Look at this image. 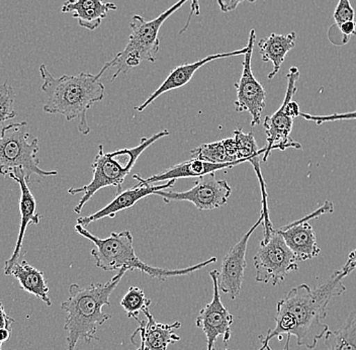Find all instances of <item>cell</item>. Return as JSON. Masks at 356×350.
<instances>
[{
  "label": "cell",
  "mask_w": 356,
  "mask_h": 350,
  "mask_svg": "<svg viewBox=\"0 0 356 350\" xmlns=\"http://www.w3.org/2000/svg\"><path fill=\"white\" fill-rule=\"evenodd\" d=\"M355 10L351 6L350 0H338L337 6L333 13V19L335 21V26L346 22L355 21Z\"/></svg>",
  "instance_id": "obj_27"
},
{
  "label": "cell",
  "mask_w": 356,
  "mask_h": 350,
  "mask_svg": "<svg viewBox=\"0 0 356 350\" xmlns=\"http://www.w3.org/2000/svg\"><path fill=\"white\" fill-rule=\"evenodd\" d=\"M248 50V47H244L243 49L240 50L232 51V52L220 53V54H211L207 56L204 59L199 60V61L193 62V63L182 64V65L177 66V68L171 71L170 74L164 80L163 83L159 86L150 97H148L141 106H137L136 111L142 113L146 110L151 104L154 102V100L158 97H161L168 91L175 90L180 88H184V86L191 81V78L195 74L200 68L206 65L207 63L215 61V60L224 59V58L234 57V56L245 55V53Z\"/></svg>",
  "instance_id": "obj_17"
},
{
  "label": "cell",
  "mask_w": 356,
  "mask_h": 350,
  "mask_svg": "<svg viewBox=\"0 0 356 350\" xmlns=\"http://www.w3.org/2000/svg\"><path fill=\"white\" fill-rule=\"evenodd\" d=\"M324 337L327 350H356V309L339 329L328 330Z\"/></svg>",
  "instance_id": "obj_23"
},
{
  "label": "cell",
  "mask_w": 356,
  "mask_h": 350,
  "mask_svg": "<svg viewBox=\"0 0 356 350\" xmlns=\"http://www.w3.org/2000/svg\"><path fill=\"white\" fill-rule=\"evenodd\" d=\"M300 116L304 118L305 120L314 122L316 125L320 126V125L325 124V122H337V120H356V111H349V113H333V115L327 116L310 115V113H302V111H300Z\"/></svg>",
  "instance_id": "obj_28"
},
{
  "label": "cell",
  "mask_w": 356,
  "mask_h": 350,
  "mask_svg": "<svg viewBox=\"0 0 356 350\" xmlns=\"http://www.w3.org/2000/svg\"><path fill=\"white\" fill-rule=\"evenodd\" d=\"M74 230L95 245L91 250V255L95 258L97 267L104 271H119L122 269H126L128 271H139L160 282H165L168 278L188 276L217 262V257H211L186 269H166L150 267L142 262L136 254L133 236L130 231L119 233L113 232L108 237L99 238L79 224H76Z\"/></svg>",
  "instance_id": "obj_4"
},
{
  "label": "cell",
  "mask_w": 356,
  "mask_h": 350,
  "mask_svg": "<svg viewBox=\"0 0 356 350\" xmlns=\"http://www.w3.org/2000/svg\"><path fill=\"white\" fill-rule=\"evenodd\" d=\"M19 283L22 291L35 296L48 307L52 306V301L49 296V287L43 271L32 267L26 260L17 262L10 271Z\"/></svg>",
  "instance_id": "obj_22"
},
{
  "label": "cell",
  "mask_w": 356,
  "mask_h": 350,
  "mask_svg": "<svg viewBox=\"0 0 356 350\" xmlns=\"http://www.w3.org/2000/svg\"><path fill=\"white\" fill-rule=\"evenodd\" d=\"M150 305V299L147 298L144 292L138 287H131L121 301V306L129 318L138 319L139 314L144 313Z\"/></svg>",
  "instance_id": "obj_25"
},
{
  "label": "cell",
  "mask_w": 356,
  "mask_h": 350,
  "mask_svg": "<svg viewBox=\"0 0 356 350\" xmlns=\"http://www.w3.org/2000/svg\"><path fill=\"white\" fill-rule=\"evenodd\" d=\"M232 193V187L227 180H218L215 173L202 176L195 180V186L186 191H156L154 195L164 202H189L200 211L220 209L227 204Z\"/></svg>",
  "instance_id": "obj_10"
},
{
  "label": "cell",
  "mask_w": 356,
  "mask_h": 350,
  "mask_svg": "<svg viewBox=\"0 0 356 350\" xmlns=\"http://www.w3.org/2000/svg\"><path fill=\"white\" fill-rule=\"evenodd\" d=\"M221 350H231V349H221Z\"/></svg>",
  "instance_id": "obj_35"
},
{
  "label": "cell",
  "mask_w": 356,
  "mask_h": 350,
  "mask_svg": "<svg viewBox=\"0 0 356 350\" xmlns=\"http://www.w3.org/2000/svg\"><path fill=\"white\" fill-rule=\"evenodd\" d=\"M177 180H168L166 184H148L143 182H138L139 184L136 186L131 187L127 191L118 193L115 198L106 205L104 208L99 209L97 213L92 215L86 216V217H80L77 219V224L81 225L84 228H88L89 224L104 219V218H115L118 213L132 208L139 200H143L144 198L149 196L154 195L156 191H166L175 186Z\"/></svg>",
  "instance_id": "obj_15"
},
{
  "label": "cell",
  "mask_w": 356,
  "mask_h": 350,
  "mask_svg": "<svg viewBox=\"0 0 356 350\" xmlns=\"http://www.w3.org/2000/svg\"><path fill=\"white\" fill-rule=\"evenodd\" d=\"M169 135V131H160L149 138H142L139 144L133 148L119 149L113 152L106 153L104 145L100 144L97 156L91 164L92 180L86 186L72 187L68 189L69 195L83 193L79 202L75 206L74 212L79 215L82 209L91 198L104 187L115 186L118 193H121L122 184L131 170L135 167L140 156L153 143Z\"/></svg>",
  "instance_id": "obj_5"
},
{
  "label": "cell",
  "mask_w": 356,
  "mask_h": 350,
  "mask_svg": "<svg viewBox=\"0 0 356 350\" xmlns=\"http://www.w3.org/2000/svg\"><path fill=\"white\" fill-rule=\"evenodd\" d=\"M333 212V202L327 200L322 207L309 214L306 217L277 229L278 233L284 238L289 248L295 254L298 262H307L312 258L317 257L321 251L318 245L315 232L309 221Z\"/></svg>",
  "instance_id": "obj_12"
},
{
  "label": "cell",
  "mask_w": 356,
  "mask_h": 350,
  "mask_svg": "<svg viewBox=\"0 0 356 350\" xmlns=\"http://www.w3.org/2000/svg\"><path fill=\"white\" fill-rule=\"evenodd\" d=\"M191 153L193 158L204 160V161L211 162V164H240L238 162L232 161V158H231L230 154H229L225 139L221 140V141L200 145L197 148L193 149Z\"/></svg>",
  "instance_id": "obj_24"
},
{
  "label": "cell",
  "mask_w": 356,
  "mask_h": 350,
  "mask_svg": "<svg viewBox=\"0 0 356 350\" xmlns=\"http://www.w3.org/2000/svg\"><path fill=\"white\" fill-rule=\"evenodd\" d=\"M344 278L346 276L339 269L314 289L306 284L291 289L277 303L275 329L269 330L266 337L261 338L262 347L258 350L266 349L269 341L275 337L282 340V335L288 337L282 350H289L291 336L296 337L299 347L316 349L318 341L329 330L325 323L329 303L346 291L342 282Z\"/></svg>",
  "instance_id": "obj_1"
},
{
  "label": "cell",
  "mask_w": 356,
  "mask_h": 350,
  "mask_svg": "<svg viewBox=\"0 0 356 350\" xmlns=\"http://www.w3.org/2000/svg\"><path fill=\"white\" fill-rule=\"evenodd\" d=\"M264 216L260 214L259 219L256 221L250 230L244 234L239 242L234 245L222 258L221 269L218 276V284L220 291L230 296L231 300H235L241 292L245 269L247 267V245L253 232L260 225L264 224Z\"/></svg>",
  "instance_id": "obj_14"
},
{
  "label": "cell",
  "mask_w": 356,
  "mask_h": 350,
  "mask_svg": "<svg viewBox=\"0 0 356 350\" xmlns=\"http://www.w3.org/2000/svg\"><path fill=\"white\" fill-rule=\"evenodd\" d=\"M256 40V32L254 29L249 33L248 50L245 53L243 70H242L241 78L239 81L235 83L236 91H237V99L234 102L236 111L238 113H250L251 126L256 127L260 124L262 113L266 106V91L262 84L256 79L252 72L251 60H252L253 49H254Z\"/></svg>",
  "instance_id": "obj_11"
},
{
  "label": "cell",
  "mask_w": 356,
  "mask_h": 350,
  "mask_svg": "<svg viewBox=\"0 0 356 350\" xmlns=\"http://www.w3.org/2000/svg\"><path fill=\"white\" fill-rule=\"evenodd\" d=\"M188 1L178 0L177 3L152 21H146L139 15H133L130 22L132 32L126 48L118 53L111 62L106 63L108 68L115 67L117 69L111 81L117 79L122 73H127L130 69L139 66L141 62L154 63L160 49L159 31L162 24Z\"/></svg>",
  "instance_id": "obj_6"
},
{
  "label": "cell",
  "mask_w": 356,
  "mask_h": 350,
  "mask_svg": "<svg viewBox=\"0 0 356 350\" xmlns=\"http://www.w3.org/2000/svg\"><path fill=\"white\" fill-rule=\"evenodd\" d=\"M356 269V248L355 250L351 251L350 254L348 255V258H347L346 262L343 265L340 271H342L345 274V276H348L353 273V271Z\"/></svg>",
  "instance_id": "obj_31"
},
{
  "label": "cell",
  "mask_w": 356,
  "mask_h": 350,
  "mask_svg": "<svg viewBox=\"0 0 356 350\" xmlns=\"http://www.w3.org/2000/svg\"><path fill=\"white\" fill-rule=\"evenodd\" d=\"M191 13H189L188 19V21H186V26H184V28L181 29V31L179 32L180 35L184 32H186V30H188L189 24H191V17H193V15H200V0H191Z\"/></svg>",
  "instance_id": "obj_32"
},
{
  "label": "cell",
  "mask_w": 356,
  "mask_h": 350,
  "mask_svg": "<svg viewBox=\"0 0 356 350\" xmlns=\"http://www.w3.org/2000/svg\"><path fill=\"white\" fill-rule=\"evenodd\" d=\"M300 72L297 67H291L286 75L288 88L286 97L280 108L273 116H267L264 120V127L266 134V146L264 147L262 161L266 162L273 150L286 151V149H302V145L291 137L293 131V119L298 116L291 111L289 102L293 100L297 93V81Z\"/></svg>",
  "instance_id": "obj_9"
},
{
  "label": "cell",
  "mask_w": 356,
  "mask_h": 350,
  "mask_svg": "<svg viewBox=\"0 0 356 350\" xmlns=\"http://www.w3.org/2000/svg\"><path fill=\"white\" fill-rule=\"evenodd\" d=\"M253 262L256 282L262 284L277 285L284 282L289 273L299 269L297 257L275 229L268 238L260 242Z\"/></svg>",
  "instance_id": "obj_8"
},
{
  "label": "cell",
  "mask_w": 356,
  "mask_h": 350,
  "mask_svg": "<svg viewBox=\"0 0 356 350\" xmlns=\"http://www.w3.org/2000/svg\"><path fill=\"white\" fill-rule=\"evenodd\" d=\"M137 350H144V347H142V345H140L139 349H138Z\"/></svg>",
  "instance_id": "obj_33"
},
{
  "label": "cell",
  "mask_w": 356,
  "mask_h": 350,
  "mask_svg": "<svg viewBox=\"0 0 356 350\" xmlns=\"http://www.w3.org/2000/svg\"><path fill=\"white\" fill-rule=\"evenodd\" d=\"M244 1L253 3L256 0H218V4H219V8L222 13H228L235 10L239 4Z\"/></svg>",
  "instance_id": "obj_29"
},
{
  "label": "cell",
  "mask_w": 356,
  "mask_h": 350,
  "mask_svg": "<svg viewBox=\"0 0 356 350\" xmlns=\"http://www.w3.org/2000/svg\"><path fill=\"white\" fill-rule=\"evenodd\" d=\"M126 269H120L106 284H91L80 287L73 284L69 287V296L62 302L61 309L66 313L67 350H74L78 341L90 343L99 340L95 337L100 326L111 315L104 313V307L111 306L110 296L127 273Z\"/></svg>",
  "instance_id": "obj_3"
},
{
  "label": "cell",
  "mask_w": 356,
  "mask_h": 350,
  "mask_svg": "<svg viewBox=\"0 0 356 350\" xmlns=\"http://www.w3.org/2000/svg\"><path fill=\"white\" fill-rule=\"evenodd\" d=\"M113 2L104 0H66L62 6L63 13H72L81 28L88 31L99 29L110 11L117 10Z\"/></svg>",
  "instance_id": "obj_20"
},
{
  "label": "cell",
  "mask_w": 356,
  "mask_h": 350,
  "mask_svg": "<svg viewBox=\"0 0 356 350\" xmlns=\"http://www.w3.org/2000/svg\"><path fill=\"white\" fill-rule=\"evenodd\" d=\"M296 32L289 33L288 35L273 33L268 37L260 40L258 47L262 60L264 62H271L273 66V71L267 77L268 79H273L280 72V67L284 63L286 55L296 47Z\"/></svg>",
  "instance_id": "obj_21"
},
{
  "label": "cell",
  "mask_w": 356,
  "mask_h": 350,
  "mask_svg": "<svg viewBox=\"0 0 356 350\" xmlns=\"http://www.w3.org/2000/svg\"><path fill=\"white\" fill-rule=\"evenodd\" d=\"M13 322H15V320L8 315L1 301H0V329L13 330Z\"/></svg>",
  "instance_id": "obj_30"
},
{
  "label": "cell",
  "mask_w": 356,
  "mask_h": 350,
  "mask_svg": "<svg viewBox=\"0 0 356 350\" xmlns=\"http://www.w3.org/2000/svg\"><path fill=\"white\" fill-rule=\"evenodd\" d=\"M219 271H211L210 276L213 285V300L204 306L197 315L195 324L202 330L207 337V350H213L216 341L221 336L224 342L231 338V326L234 323L232 314L222 305L218 284Z\"/></svg>",
  "instance_id": "obj_13"
},
{
  "label": "cell",
  "mask_w": 356,
  "mask_h": 350,
  "mask_svg": "<svg viewBox=\"0 0 356 350\" xmlns=\"http://www.w3.org/2000/svg\"><path fill=\"white\" fill-rule=\"evenodd\" d=\"M145 316L147 321H140L139 328L134 332L132 337L140 333L141 335V345L144 350H166L169 345L180 340L179 335L175 334V330L181 327V323L177 321L172 324L157 322L150 313L149 309L145 310Z\"/></svg>",
  "instance_id": "obj_18"
},
{
  "label": "cell",
  "mask_w": 356,
  "mask_h": 350,
  "mask_svg": "<svg viewBox=\"0 0 356 350\" xmlns=\"http://www.w3.org/2000/svg\"><path fill=\"white\" fill-rule=\"evenodd\" d=\"M266 350H273V349H270V347H269V345H268V347H266Z\"/></svg>",
  "instance_id": "obj_34"
},
{
  "label": "cell",
  "mask_w": 356,
  "mask_h": 350,
  "mask_svg": "<svg viewBox=\"0 0 356 350\" xmlns=\"http://www.w3.org/2000/svg\"><path fill=\"white\" fill-rule=\"evenodd\" d=\"M108 65L97 74L81 72L77 75H62L55 77L44 64L40 66L42 91L46 95L44 111L51 115H62L67 120L78 119V131L81 135L91 132L88 122V111L95 102L104 99L106 88L100 77Z\"/></svg>",
  "instance_id": "obj_2"
},
{
  "label": "cell",
  "mask_w": 356,
  "mask_h": 350,
  "mask_svg": "<svg viewBox=\"0 0 356 350\" xmlns=\"http://www.w3.org/2000/svg\"><path fill=\"white\" fill-rule=\"evenodd\" d=\"M237 164H211V162L204 161V160L193 159L188 161L181 162L169 167L166 170L157 175H151L150 177L143 178L140 175H134V180L138 182H143L145 184H153L157 182H168L171 180H181V178L202 177V176L216 173L217 171L224 170V169L233 168Z\"/></svg>",
  "instance_id": "obj_19"
},
{
  "label": "cell",
  "mask_w": 356,
  "mask_h": 350,
  "mask_svg": "<svg viewBox=\"0 0 356 350\" xmlns=\"http://www.w3.org/2000/svg\"><path fill=\"white\" fill-rule=\"evenodd\" d=\"M28 122H13L0 131V175L8 177L10 173L22 169L28 182L31 176L41 177L58 175V171L44 170L40 167L38 153L40 151L39 139L30 142Z\"/></svg>",
  "instance_id": "obj_7"
},
{
  "label": "cell",
  "mask_w": 356,
  "mask_h": 350,
  "mask_svg": "<svg viewBox=\"0 0 356 350\" xmlns=\"http://www.w3.org/2000/svg\"><path fill=\"white\" fill-rule=\"evenodd\" d=\"M8 177L15 180L19 184L21 189V198H19V213H21V226H19V236H17V243H15V249L10 258L6 262L4 265V274L10 276L11 269L13 265L19 262L21 257L22 243H24V235H26V229L29 225H38L41 222V216L37 212V202L33 197L30 186H29L28 180L26 178V173L22 169H17L13 173H10Z\"/></svg>",
  "instance_id": "obj_16"
},
{
  "label": "cell",
  "mask_w": 356,
  "mask_h": 350,
  "mask_svg": "<svg viewBox=\"0 0 356 350\" xmlns=\"http://www.w3.org/2000/svg\"><path fill=\"white\" fill-rule=\"evenodd\" d=\"M15 102V89L8 82H4L0 86V126L17 116Z\"/></svg>",
  "instance_id": "obj_26"
}]
</instances>
